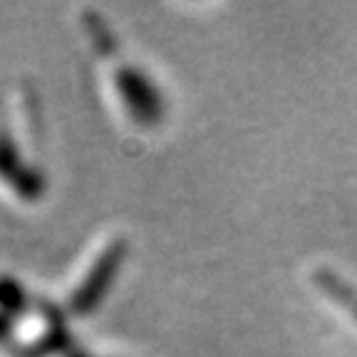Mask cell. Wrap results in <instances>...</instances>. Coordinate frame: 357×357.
Wrapping results in <instances>:
<instances>
[{
  "instance_id": "6",
  "label": "cell",
  "mask_w": 357,
  "mask_h": 357,
  "mask_svg": "<svg viewBox=\"0 0 357 357\" xmlns=\"http://www.w3.org/2000/svg\"><path fill=\"white\" fill-rule=\"evenodd\" d=\"M10 330H13V318L0 312V340H6L8 335H10Z\"/></svg>"
},
{
  "instance_id": "1",
  "label": "cell",
  "mask_w": 357,
  "mask_h": 357,
  "mask_svg": "<svg viewBox=\"0 0 357 357\" xmlns=\"http://www.w3.org/2000/svg\"><path fill=\"white\" fill-rule=\"evenodd\" d=\"M122 258H124L122 241L109 243L105 251L95 258L92 268L84 273V280L73 290L70 303H67L75 315H87V312H92L102 301H105L107 290L112 288V280H114L119 266H122Z\"/></svg>"
},
{
  "instance_id": "5",
  "label": "cell",
  "mask_w": 357,
  "mask_h": 357,
  "mask_svg": "<svg viewBox=\"0 0 357 357\" xmlns=\"http://www.w3.org/2000/svg\"><path fill=\"white\" fill-rule=\"evenodd\" d=\"M28 310V296L25 288L17 283L13 275H0V312L8 318H20L22 312Z\"/></svg>"
},
{
  "instance_id": "2",
  "label": "cell",
  "mask_w": 357,
  "mask_h": 357,
  "mask_svg": "<svg viewBox=\"0 0 357 357\" xmlns=\"http://www.w3.org/2000/svg\"><path fill=\"white\" fill-rule=\"evenodd\" d=\"M114 84H117V92L122 95L124 107L134 122L142 127H151L159 122L164 112V100L162 92L149 79V75H144L137 67H122L114 75Z\"/></svg>"
},
{
  "instance_id": "3",
  "label": "cell",
  "mask_w": 357,
  "mask_h": 357,
  "mask_svg": "<svg viewBox=\"0 0 357 357\" xmlns=\"http://www.w3.org/2000/svg\"><path fill=\"white\" fill-rule=\"evenodd\" d=\"M0 178L25 201L40 199L45 191L43 172L22 162V154L17 151L15 142L6 132H0Z\"/></svg>"
},
{
  "instance_id": "7",
  "label": "cell",
  "mask_w": 357,
  "mask_h": 357,
  "mask_svg": "<svg viewBox=\"0 0 357 357\" xmlns=\"http://www.w3.org/2000/svg\"><path fill=\"white\" fill-rule=\"evenodd\" d=\"M65 357H95V355H87L84 350H75V347H70V350L65 352Z\"/></svg>"
},
{
  "instance_id": "4",
  "label": "cell",
  "mask_w": 357,
  "mask_h": 357,
  "mask_svg": "<svg viewBox=\"0 0 357 357\" xmlns=\"http://www.w3.org/2000/svg\"><path fill=\"white\" fill-rule=\"evenodd\" d=\"M70 350V333L62 320V312H57L50 303H43V328L35 333L33 342L25 347H17V357H45L50 352Z\"/></svg>"
}]
</instances>
